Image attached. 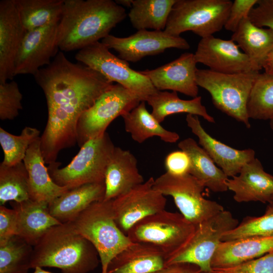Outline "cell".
<instances>
[{
  "label": "cell",
  "mask_w": 273,
  "mask_h": 273,
  "mask_svg": "<svg viewBox=\"0 0 273 273\" xmlns=\"http://www.w3.org/2000/svg\"><path fill=\"white\" fill-rule=\"evenodd\" d=\"M26 31L58 23L64 0H14Z\"/></svg>",
  "instance_id": "31"
},
{
  "label": "cell",
  "mask_w": 273,
  "mask_h": 273,
  "mask_svg": "<svg viewBox=\"0 0 273 273\" xmlns=\"http://www.w3.org/2000/svg\"><path fill=\"white\" fill-rule=\"evenodd\" d=\"M232 2L230 0H176L164 31L178 36L191 31L202 38L224 27Z\"/></svg>",
  "instance_id": "7"
},
{
  "label": "cell",
  "mask_w": 273,
  "mask_h": 273,
  "mask_svg": "<svg viewBox=\"0 0 273 273\" xmlns=\"http://www.w3.org/2000/svg\"><path fill=\"white\" fill-rule=\"evenodd\" d=\"M34 270L32 273H52L49 271L46 270L41 267H36L34 268Z\"/></svg>",
  "instance_id": "47"
},
{
  "label": "cell",
  "mask_w": 273,
  "mask_h": 273,
  "mask_svg": "<svg viewBox=\"0 0 273 273\" xmlns=\"http://www.w3.org/2000/svg\"><path fill=\"white\" fill-rule=\"evenodd\" d=\"M23 96L15 81L0 83V119L13 120L23 107Z\"/></svg>",
  "instance_id": "38"
},
{
  "label": "cell",
  "mask_w": 273,
  "mask_h": 273,
  "mask_svg": "<svg viewBox=\"0 0 273 273\" xmlns=\"http://www.w3.org/2000/svg\"><path fill=\"white\" fill-rule=\"evenodd\" d=\"M144 182L134 155L129 150L115 147L105 173L104 200H113Z\"/></svg>",
  "instance_id": "21"
},
{
  "label": "cell",
  "mask_w": 273,
  "mask_h": 273,
  "mask_svg": "<svg viewBox=\"0 0 273 273\" xmlns=\"http://www.w3.org/2000/svg\"><path fill=\"white\" fill-rule=\"evenodd\" d=\"M259 72L222 73L210 69H199L196 82L209 92L214 106L249 128L247 105Z\"/></svg>",
  "instance_id": "5"
},
{
  "label": "cell",
  "mask_w": 273,
  "mask_h": 273,
  "mask_svg": "<svg viewBox=\"0 0 273 273\" xmlns=\"http://www.w3.org/2000/svg\"><path fill=\"white\" fill-rule=\"evenodd\" d=\"M227 187L239 203L273 200V176L264 170L256 158L245 164L238 175L228 178Z\"/></svg>",
  "instance_id": "20"
},
{
  "label": "cell",
  "mask_w": 273,
  "mask_h": 273,
  "mask_svg": "<svg viewBox=\"0 0 273 273\" xmlns=\"http://www.w3.org/2000/svg\"><path fill=\"white\" fill-rule=\"evenodd\" d=\"M133 0H116L115 2L122 7H128L131 8Z\"/></svg>",
  "instance_id": "46"
},
{
  "label": "cell",
  "mask_w": 273,
  "mask_h": 273,
  "mask_svg": "<svg viewBox=\"0 0 273 273\" xmlns=\"http://www.w3.org/2000/svg\"><path fill=\"white\" fill-rule=\"evenodd\" d=\"M247 111L250 119L266 120L273 117V76L259 73L249 97Z\"/></svg>",
  "instance_id": "35"
},
{
  "label": "cell",
  "mask_w": 273,
  "mask_h": 273,
  "mask_svg": "<svg viewBox=\"0 0 273 273\" xmlns=\"http://www.w3.org/2000/svg\"><path fill=\"white\" fill-rule=\"evenodd\" d=\"M125 130L134 141L141 144L147 139L158 136L168 143H174L179 139L178 133L162 126L152 114L149 112L145 101L121 116Z\"/></svg>",
  "instance_id": "29"
},
{
  "label": "cell",
  "mask_w": 273,
  "mask_h": 273,
  "mask_svg": "<svg viewBox=\"0 0 273 273\" xmlns=\"http://www.w3.org/2000/svg\"><path fill=\"white\" fill-rule=\"evenodd\" d=\"M231 39L261 70L264 60L273 49V30L258 27L247 18L233 33Z\"/></svg>",
  "instance_id": "28"
},
{
  "label": "cell",
  "mask_w": 273,
  "mask_h": 273,
  "mask_svg": "<svg viewBox=\"0 0 273 273\" xmlns=\"http://www.w3.org/2000/svg\"><path fill=\"white\" fill-rule=\"evenodd\" d=\"M166 256L157 247L131 242L110 261L107 273H151L166 266Z\"/></svg>",
  "instance_id": "23"
},
{
  "label": "cell",
  "mask_w": 273,
  "mask_h": 273,
  "mask_svg": "<svg viewBox=\"0 0 273 273\" xmlns=\"http://www.w3.org/2000/svg\"><path fill=\"white\" fill-rule=\"evenodd\" d=\"M112 201L94 202L67 222L96 248L102 265L101 273H107L112 259L131 243L115 222Z\"/></svg>",
  "instance_id": "4"
},
{
  "label": "cell",
  "mask_w": 273,
  "mask_h": 273,
  "mask_svg": "<svg viewBox=\"0 0 273 273\" xmlns=\"http://www.w3.org/2000/svg\"><path fill=\"white\" fill-rule=\"evenodd\" d=\"M151 273H202L199 268L191 264L177 263L166 265Z\"/></svg>",
  "instance_id": "44"
},
{
  "label": "cell",
  "mask_w": 273,
  "mask_h": 273,
  "mask_svg": "<svg viewBox=\"0 0 273 273\" xmlns=\"http://www.w3.org/2000/svg\"><path fill=\"white\" fill-rule=\"evenodd\" d=\"M58 23L53 24L25 32L17 53L14 75H34L42 66H48L58 53Z\"/></svg>",
  "instance_id": "16"
},
{
  "label": "cell",
  "mask_w": 273,
  "mask_h": 273,
  "mask_svg": "<svg viewBox=\"0 0 273 273\" xmlns=\"http://www.w3.org/2000/svg\"><path fill=\"white\" fill-rule=\"evenodd\" d=\"M33 76L47 101L48 118L40 147L46 164L51 165L62 150L77 143L80 115L113 83L86 65L70 62L62 51Z\"/></svg>",
  "instance_id": "1"
},
{
  "label": "cell",
  "mask_w": 273,
  "mask_h": 273,
  "mask_svg": "<svg viewBox=\"0 0 273 273\" xmlns=\"http://www.w3.org/2000/svg\"><path fill=\"white\" fill-rule=\"evenodd\" d=\"M153 187L164 196H171L180 213L195 226L224 210L217 202L203 197L205 187L189 173L166 172L154 179Z\"/></svg>",
  "instance_id": "11"
},
{
  "label": "cell",
  "mask_w": 273,
  "mask_h": 273,
  "mask_svg": "<svg viewBox=\"0 0 273 273\" xmlns=\"http://www.w3.org/2000/svg\"><path fill=\"white\" fill-rule=\"evenodd\" d=\"M197 62L194 54L185 53L178 58L152 70L140 71L158 90H171L193 98L198 97Z\"/></svg>",
  "instance_id": "17"
},
{
  "label": "cell",
  "mask_w": 273,
  "mask_h": 273,
  "mask_svg": "<svg viewBox=\"0 0 273 273\" xmlns=\"http://www.w3.org/2000/svg\"><path fill=\"white\" fill-rule=\"evenodd\" d=\"M239 223L232 213L224 210L196 225L186 244L166 260V266L189 263L203 273H211V260L223 236Z\"/></svg>",
  "instance_id": "8"
},
{
  "label": "cell",
  "mask_w": 273,
  "mask_h": 273,
  "mask_svg": "<svg viewBox=\"0 0 273 273\" xmlns=\"http://www.w3.org/2000/svg\"><path fill=\"white\" fill-rule=\"evenodd\" d=\"M273 251V237H250L221 242L211 260L212 269L234 266Z\"/></svg>",
  "instance_id": "25"
},
{
  "label": "cell",
  "mask_w": 273,
  "mask_h": 273,
  "mask_svg": "<svg viewBox=\"0 0 273 273\" xmlns=\"http://www.w3.org/2000/svg\"><path fill=\"white\" fill-rule=\"evenodd\" d=\"M141 102L123 86L117 83L111 85L80 115L76 126L79 147L105 133L112 121L131 110Z\"/></svg>",
  "instance_id": "12"
},
{
  "label": "cell",
  "mask_w": 273,
  "mask_h": 273,
  "mask_svg": "<svg viewBox=\"0 0 273 273\" xmlns=\"http://www.w3.org/2000/svg\"><path fill=\"white\" fill-rule=\"evenodd\" d=\"M269 125L270 128L273 130V117L269 120Z\"/></svg>",
  "instance_id": "48"
},
{
  "label": "cell",
  "mask_w": 273,
  "mask_h": 273,
  "mask_svg": "<svg viewBox=\"0 0 273 273\" xmlns=\"http://www.w3.org/2000/svg\"><path fill=\"white\" fill-rule=\"evenodd\" d=\"M194 55L197 63L219 73L235 74L260 70L231 39L225 40L213 35L202 38Z\"/></svg>",
  "instance_id": "15"
},
{
  "label": "cell",
  "mask_w": 273,
  "mask_h": 273,
  "mask_svg": "<svg viewBox=\"0 0 273 273\" xmlns=\"http://www.w3.org/2000/svg\"><path fill=\"white\" fill-rule=\"evenodd\" d=\"M273 201V200H272Z\"/></svg>",
  "instance_id": "50"
},
{
  "label": "cell",
  "mask_w": 273,
  "mask_h": 273,
  "mask_svg": "<svg viewBox=\"0 0 273 273\" xmlns=\"http://www.w3.org/2000/svg\"><path fill=\"white\" fill-rule=\"evenodd\" d=\"M17 214L14 208L0 206V244L16 235Z\"/></svg>",
  "instance_id": "42"
},
{
  "label": "cell",
  "mask_w": 273,
  "mask_h": 273,
  "mask_svg": "<svg viewBox=\"0 0 273 273\" xmlns=\"http://www.w3.org/2000/svg\"><path fill=\"white\" fill-rule=\"evenodd\" d=\"M126 16L112 0H64L57 44L62 52L81 50L99 41Z\"/></svg>",
  "instance_id": "2"
},
{
  "label": "cell",
  "mask_w": 273,
  "mask_h": 273,
  "mask_svg": "<svg viewBox=\"0 0 273 273\" xmlns=\"http://www.w3.org/2000/svg\"><path fill=\"white\" fill-rule=\"evenodd\" d=\"M202 273H203V272H202ZM211 273H212V272H211Z\"/></svg>",
  "instance_id": "49"
},
{
  "label": "cell",
  "mask_w": 273,
  "mask_h": 273,
  "mask_svg": "<svg viewBox=\"0 0 273 273\" xmlns=\"http://www.w3.org/2000/svg\"><path fill=\"white\" fill-rule=\"evenodd\" d=\"M250 237H273V201L260 216H247L222 237V242Z\"/></svg>",
  "instance_id": "37"
},
{
  "label": "cell",
  "mask_w": 273,
  "mask_h": 273,
  "mask_svg": "<svg viewBox=\"0 0 273 273\" xmlns=\"http://www.w3.org/2000/svg\"><path fill=\"white\" fill-rule=\"evenodd\" d=\"M176 0H133L128 14L132 26L138 30H164Z\"/></svg>",
  "instance_id": "32"
},
{
  "label": "cell",
  "mask_w": 273,
  "mask_h": 273,
  "mask_svg": "<svg viewBox=\"0 0 273 273\" xmlns=\"http://www.w3.org/2000/svg\"><path fill=\"white\" fill-rule=\"evenodd\" d=\"M99 261L93 244L65 223L52 228L33 246L30 268L55 267L62 273H87Z\"/></svg>",
  "instance_id": "3"
},
{
  "label": "cell",
  "mask_w": 273,
  "mask_h": 273,
  "mask_svg": "<svg viewBox=\"0 0 273 273\" xmlns=\"http://www.w3.org/2000/svg\"><path fill=\"white\" fill-rule=\"evenodd\" d=\"M105 183L83 185L68 190L49 204L51 214L62 223L73 220L94 202L103 200Z\"/></svg>",
  "instance_id": "26"
},
{
  "label": "cell",
  "mask_w": 273,
  "mask_h": 273,
  "mask_svg": "<svg viewBox=\"0 0 273 273\" xmlns=\"http://www.w3.org/2000/svg\"><path fill=\"white\" fill-rule=\"evenodd\" d=\"M39 134L37 129L28 126L19 135H13L0 127V144L4 153L1 163L12 166L22 162L29 146L39 137Z\"/></svg>",
  "instance_id": "36"
},
{
  "label": "cell",
  "mask_w": 273,
  "mask_h": 273,
  "mask_svg": "<svg viewBox=\"0 0 273 273\" xmlns=\"http://www.w3.org/2000/svg\"><path fill=\"white\" fill-rule=\"evenodd\" d=\"M154 178L147 181L112 201L115 222L125 234L142 219L165 209L166 199L153 187Z\"/></svg>",
  "instance_id": "14"
},
{
  "label": "cell",
  "mask_w": 273,
  "mask_h": 273,
  "mask_svg": "<svg viewBox=\"0 0 273 273\" xmlns=\"http://www.w3.org/2000/svg\"><path fill=\"white\" fill-rule=\"evenodd\" d=\"M79 62L98 71L112 82H116L146 102L158 91L149 79L132 69L128 62L111 53L102 42H94L80 50L75 56Z\"/></svg>",
  "instance_id": "10"
},
{
  "label": "cell",
  "mask_w": 273,
  "mask_h": 273,
  "mask_svg": "<svg viewBox=\"0 0 273 273\" xmlns=\"http://www.w3.org/2000/svg\"><path fill=\"white\" fill-rule=\"evenodd\" d=\"M258 0H235L232 2L224 28L233 33L236 31L240 24L249 17L251 10L256 5Z\"/></svg>",
  "instance_id": "40"
},
{
  "label": "cell",
  "mask_w": 273,
  "mask_h": 273,
  "mask_svg": "<svg viewBox=\"0 0 273 273\" xmlns=\"http://www.w3.org/2000/svg\"><path fill=\"white\" fill-rule=\"evenodd\" d=\"M212 273H273V251L234 266L213 269Z\"/></svg>",
  "instance_id": "39"
},
{
  "label": "cell",
  "mask_w": 273,
  "mask_h": 273,
  "mask_svg": "<svg viewBox=\"0 0 273 273\" xmlns=\"http://www.w3.org/2000/svg\"><path fill=\"white\" fill-rule=\"evenodd\" d=\"M146 102L152 107L151 114L159 123L168 116L180 113L200 116L209 122H215L214 118L202 104L201 96L186 100L180 99L176 92L158 90Z\"/></svg>",
  "instance_id": "30"
},
{
  "label": "cell",
  "mask_w": 273,
  "mask_h": 273,
  "mask_svg": "<svg viewBox=\"0 0 273 273\" xmlns=\"http://www.w3.org/2000/svg\"><path fill=\"white\" fill-rule=\"evenodd\" d=\"M115 146L108 133L85 143L69 164L59 168L56 162L48 170L53 181L69 190L83 185L105 183L107 167Z\"/></svg>",
  "instance_id": "6"
},
{
  "label": "cell",
  "mask_w": 273,
  "mask_h": 273,
  "mask_svg": "<svg viewBox=\"0 0 273 273\" xmlns=\"http://www.w3.org/2000/svg\"><path fill=\"white\" fill-rule=\"evenodd\" d=\"M33 246L15 235L0 244V273H27Z\"/></svg>",
  "instance_id": "34"
},
{
  "label": "cell",
  "mask_w": 273,
  "mask_h": 273,
  "mask_svg": "<svg viewBox=\"0 0 273 273\" xmlns=\"http://www.w3.org/2000/svg\"><path fill=\"white\" fill-rule=\"evenodd\" d=\"M40 144L39 136L29 146L23 161L28 173L30 199L49 204L69 189L58 185L51 178Z\"/></svg>",
  "instance_id": "22"
},
{
  "label": "cell",
  "mask_w": 273,
  "mask_h": 273,
  "mask_svg": "<svg viewBox=\"0 0 273 273\" xmlns=\"http://www.w3.org/2000/svg\"><path fill=\"white\" fill-rule=\"evenodd\" d=\"M178 147L190 158L189 174L213 192L221 193L228 190L229 177L216 166L207 152L194 139L191 138L184 139L179 142Z\"/></svg>",
  "instance_id": "27"
},
{
  "label": "cell",
  "mask_w": 273,
  "mask_h": 273,
  "mask_svg": "<svg viewBox=\"0 0 273 273\" xmlns=\"http://www.w3.org/2000/svg\"><path fill=\"white\" fill-rule=\"evenodd\" d=\"M248 18L258 27L273 30V0H258Z\"/></svg>",
  "instance_id": "41"
},
{
  "label": "cell",
  "mask_w": 273,
  "mask_h": 273,
  "mask_svg": "<svg viewBox=\"0 0 273 273\" xmlns=\"http://www.w3.org/2000/svg\"><path fill=\"white\" fill-rule=\"evenodd\" d=\"M30 199L28 173L23 161L12 166L0 164V204Z\"/></svg>",
  "instance_id": "33"
},
{
  "label": "cell",
  "mask_w": 273,
  "mask_h": 273,
  "mask_svg": "<svg viewBox=\"0 0 273 273\" xmlns=\"http://www.w3.org/2000/svg\"><path fill=\"white\" fill-rule=\"evenodd\" d=\"M186 120L200 145L228 177L238 175L245 164L255 158L252 149L238 150L212 138L202 127L197 116L187 114Z\"/></svg>",
  "instance_id": "19"
},
{
  "label": "cell",
  "mask_w": 273,
  "mask_h": 273,
  "mask_svg": "<svg viewBox=\"0 0 273 273\" xmlns=\"http://www.w3.org/2000/svg\"><path fill=\"white\" fill-rule=\"evenodd\" d=\"M196 226L180 213L163 210L135 223L126 235L131 242L151 244L166 259L179 250L193 234Z\"/></svg>",
  "instance_id": "9"
},
{
  "label": "cell",
  "mask_w": 273,
  "mask_h": 273,
  "mask_svg": "<svg viewBox=\"0 0 273 273\" xmlns=\"http://www.w3.org/2000/svg\"><path fill=\"white\" fill-rule=\"evenodd\" d=\"M165 168L170 173L181 175L189 173L190 160L187 154L182 150L173 151L168 154L164 161Z\"/></svg>",
  "instance_id": "43"
},
{
  "label": "cell",
  "mask_w": 273,
  "mask_h": 273,
  "mask_svg": "<svg viewBox=\"0 0 273 273\" xmlns=\"http://www.w3.org/2000/svg\"><path fill=\"white\" fill-rule=\"evenodd\" d=\"M17 214L16 235L34 246L52 228L62 224L50 213L49 203L30 199L10 202Z\"/></svg>",
  "instance_id": "24"
},
{
  "label": "cell",
  "mask_w": 273,
  "mask_h": 273,
  "mask_svg": "<svg viewBox=\"0 0 273 273\" xmlns=\"http://www.w3.org/2000/svg\"><path fill=\"white\" fill-rule=\"evenodd\" d=\"M25 32L14 0L1 1L0 83L15 76V61Z\"/></svg>",
  "instance_id": "18"
},
{
  "label": "cell",
  "mask_w": 273,
  "mask_h": 273,
  "mask_svg": "<svg viewBox=\"0 0 273 273\" xmlns=\"http://www.w3.org/2000/svg\"><path fill=\"white\" fill-rule=\"evenodd\" d=\"M101 42L109 50L116 51L119 58L132 63L146 56L161 54L167 49L188 50L190 48L184 38L171 35L164 30H141L125 37L109 34Z\"/></svg>",
  "instance_id": "13"
},
{
  "label": "cell",
  "mask_w": 273,
  "mask_h": 273,
  "mask_svg": "<svg viewBox=\"0 0 273 273\" xmlns=\"http://www.w3.org/2000/svg\"><path fill=\"white\" fill-rule=\"evenodd\" d=\"M262 68L264 69V73L273 76V49L264 60Z\"/></svg>",
  "instance_id": "45"
}]
</instances>
